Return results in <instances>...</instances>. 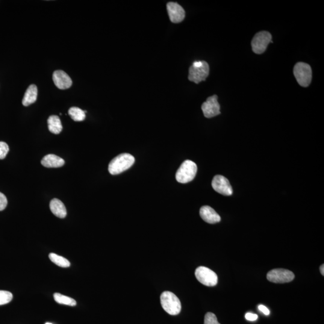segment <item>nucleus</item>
I'll use <instances>...</instances> for the list:
<instances>
[{
    "label": "nucleus",
    "mask_w": 324,
    "mask_h": 324,
    "mask_svg": "<svg viewBox=\"0 0 324 324\" xmlns=\"http://www.w3.org/2000/svg\"><path fill=\"white\" fill-rule=\"evenodd\" d=\"M135 161L133 156L128 153L121 154L111 161L108 166L109 172L113 175L120 174L131 167Z\"/></svg>",
    "instance_id": "obj_1"
},
{
    "label": "nucleus",
    "mask_w": 324,
    "mask_h": 324,
    "mask_svg": "<svg viewBox=\"0 0 324 324\" xmlns=\"http://www.w3.org/2000/svg\"><path fill=\"white\" fill-rule=\"evenodd\" d=\"M161 303L162 308L167 314L175 316L180 313V300L171 292L164 291L162 293L161 296Z\"/></svg>",
    "instance_id": "obj_2"
},
{
    "label": "nucleus",
    "mask_w": 324,
    "mask_h": 324,
    "mask_svg": "<svg viewBox=\"0 0 324 324\" xmlns=\"http://www.w3.org/2000/svg\"><path fill=\"white\" fill-rule=\"evenodd\" d=\"M210 67L207 62L204 61H194L189 68L188 80L197 84L204 81L208 77Z\"/></svg>",
    "instance_id": "obj_3"
},
{
    "label": "nucleus",
    "mask_w": 324,
    "mask_h": 324,
    "mask_svg": "<svg viewBox=\"0 0 324 324\" xmlns=\"http://www.w3.org/2000/svg\"><path fill=\"white\" fill-rule=\"evenodd\" d=\"M197 169V165L193 162L184 161L176 171V181L183 184L192 181L196 175Z\"/></svg>",
    "instance_id": "obj_4"
},
{
    "label": "nucleus",
    "mask_w": 324,
    "mask_h": 324,
    "mask_svg": "<svg viewBox=\"0 0 324 324\" xmlns=\"http://www.w3.org/2000/svg\"><path fill=\"white\" fill-rule=\"evenodd\" d=\"M294 74L297 81L303 87H307L311 84L312 78V71L310 66L307 63H297L294 66Z\"/></svg>",
    "instance_id": "obj_5"
},
{
    "label": "nucleus",
    "mask_w": 324,
    "mask_h": 324,
    "mask_svg": "<svg viewBox=\"0 0 324 324\" xmlns=\"http://www.w3.org/2000/svg\"><path fill=\"white\" fill-rule=\"evenodd\" d=\"M270 43H273L272 34L268 31H261L255 34L252 41L253 51L256 54H263Z\"/></svg>",
    "instance_id": "obj_6"
},
{
    "label": "nucleus",
    "mask_w": 324,
    "mask_h": 324,
    "mask_svg": "<svg viewBox=\"0 0 324 324\" xmlns=\"http://www.w3.org/2000/svg\"><path fill=\"white\" fill-rule=\"evenodd\" d=\"M195 276L201 284L207 287H213L217 284L216 273L205 267H199L195 271Z\"/></svg>",
    "instance_id": "obj_7"
},
{
    "label": "nucleus",
    "mask_w": 324,
    "mask_h": 324,
    "mask_svg": "<svg viewBox=\"0 0 324 324\" xmlns=\"http://www.w3.org/2000/svg\"><path fill=\"white\" fill-rule=\"evenodd\" d=\"M267 278L268 281L275 284H285L293 281L295 278V275L290 270L277 269L268 273Z\"/></svg>",
    "instance_id": "obj_8"
},
{
    "label": "nucleus",
    "mask_w": 324,
    "mask_h": 324,
    "mask_svg": "<svg viewBox=\"0 0 324 324\" xmlns=\"http://www.w3.org/2000/svg\"><path fill=\"white\" fill-rule=\"evenodd\" d=\"M212 187L217 192L224 196H231L233 190L228 179L222 175H216L212 181Z\"/></svg>",
    "instance_id": "obj_9"
},
{
    "label": "nucleus",
    "mask_w": 324,
    "mask_h": 324,
    "mask_svg": "<svg viewBox=\"0 0 324 324\" xmlns=\"http://www.w3.org/2000/svg\"><path fill=\"white\" fill-rule=\"evenodd\" d=\"M217 99L216 95L209 97L207 101L202 105V110L206 118L210 119L220 114V107Z\"/></svg>",
    "instance_id": "obj_10"
},
{
    "label": "nucleus",
    "mask_w": 324,
    "mask_h": 324,
    "mask_svg": "<svg viewBox=\"0 0 324 324\" xmlns=\"http://www.w3.org/2000/svg\"><path fill=\"white\" fill-rule=\"evenodd\" d=\"M166 6L170 21L176 23L181 22L184 20L185 11L177 2H169Z\"/></svg>",
    "instance_id": "obj_11"
},
{
    "label": "nucleus",
    "mask_w": 324,
    "mask_h": 324,
    "mask_svg": "<svg viewBox=\"0 0 324 324\" xmlns=\"http://www.w3.org/2000/svg\"><path fill=\"white\" fill-rule=\"evenodd\" d=\"M53 81L55 86L60 90L68 89L72 85V81L70 76L63 70H56L53 73Z\"/></svg>",
    "instance_id": "obj_12"
},
{
    "label": "nucleus",
    "mask_w": 324,
    "mask_h": 324,
    "mask_svg": "<svg viewBox=\"0 0 324 324\" xmlns=\"http://www.w3.org/2000/svg\"><path fill=\"white\" fill-rule=\"evenodd\" d=\"M200 216L205 222L215 224L220 222L221 218L216 211L209 206H203L200 209Z\"/></svg>",
    "instance_id": "obj_13"
},
{
    "label": "nucleus",
    "mask_w": 324,
    "mask_h": 324,
    "mask_svg": "<svg viewBox=\"0 0 324 324\" xmlns=\"http://www.w3.org/2000/svg\"><path fill=\"white\" fill-rule=\"evenodd\" d=\"M50 209L52 213L61 219H64L67 216V210L66 207L60 200L53 199L49 205Z\"/></svg>",
    "instance_id": "obj_14"
},
{
    "label": "nucleus",
    "mask_w": 324,
    "mask_h": 324,
    "mask_svg": "<svg viewBox=\"0 0 324 324\" xmlns=\"http://www.w3.org/2000/svg\"><path fill=\"white\" fill-rule=\"evenodd\" d=\"M41 163L46 167H60L64 165L65 162L57 156L48 155L43 158Z\"/></svg>",
    "instance_id": "obj_15"
},
{
    "label": "nucleus",
    "mask_w": 324,
    "mask_h": 324,
    "mask_svg": "<svg viewBox=\"0 0 324 324\" xmlns=\"http://www.w3.org/2000/svg\"><path fill=\"white\" fill-rule=\"evenodd\" d=\"M37 87L36 85L31 84L26 90L22 100V104L25 107L34 104L36 101L37 97Z\"/></svg>",
    "instance_id": "obj_16"
},
{
    "label": "nucleus",
    "mask_w": 324,
    "mask_h": 324,
    "mask_svg": "<svg viewBox=\"0 0 324 324\" xmlns=\"http://www.w3.org/2000/svg\"><path fill=\"white\" fill-rule=\"evenodd\" d=\"M49 131L54 134H60L63 130L60 118L57 116H51L48 119Z\"/></svg>",
    "instance_id": "obj_17"
},
{
    "label": "nucleus",
    "mask_w": 324,
    "mask_h": 324,
    "mask_svg": "<svg viewBox=\"0 0 324 324\" xmlns=\"http://www.w3.org/2000/svg\"><path fill=\"white\" fill-rule=\"evenodd\" d=\"M49 258L53 263L57 265V266L62 268H68L70 266V262L67 260L66 258L63 257V256H59L55 253H50Z\"/></svg>",
    "instance_id": "obj_18"
},
{
    "label": "nucleus",
    "mask_w": 324,
    "mask_h": 324,
    "mask_svg": "<svg viewBox=\"0 0 324 324\" xmlns=\"http://www.w3.org/2000/svg\"><path fill=\"white\" fill-rule=\"evenodd\" d=\"M69 115L75 122H82L85 119L84 111L77 107H72L69 109Z\"/></svg>",
    "instance_id": "obj_19"
},
{
    "label": "nucleus",
    "mask_w": 324,
    "mask_h": 324,
    "mask_svg": "<svg viewBox=\"0 0 324 324\" xmlns=\"http://www.w3.org/2000/svg\"><path fill=\"white\" fill-rule=\"evenodd\" d=\"M54 298L55 301L60 305H64L69 306H75L76 305V302L74 299L70 298V297H67L66 296L62 295L61 294H54Z\"/></svg>",
    "instance_id": "obj_20"
},
{
    "label": "nucleus",
    "mask_w": 324,
    "mask_h": 324,
    "mask_svg": "<svg viewBox=\"0 0 324 324\" xmlns=\"http://www.w3.org/2000/svg\"><path fill=\"white\" fill-rule=\"evenodd\" d=\"M13 299L12 294L7 291H0V306L10 303Z\"/></svg>",
    "instance_id": "obj_21"
},
{
    "label": "nucleus",
    "mask_w": 324,
    "mask_h": 324,
    "mask_svg": "<svg viewBox=\"0 0 324 324\" xmlns=\"http://www.w3.org/2000/svg\"><path fill=\"white\" fill-rule=\"evenodd\" d=\"M204 324H220L218 322L217 318L215 314L208 312L205 315Z\"/></svg>",
    "instance_id": "obj_22"
},
{
    "label": "nucleus",
    "mask_w": 324,
    "mask_h": 324,
    "mask_svg": "<svg viewBox=\"0 0 324 324\" xmlns=\"http://www.w3.org/2000/svg\"><path fill=\"white\" fill-rule=\"evenodd\" d=\"M9 148L7 144L4 142H0V159H4L6 157Z\"/></svg>",
    "instance_id": "obj_23"
},
{
    "label": "nucleus",
    "mask_w": 324,
    "mask_h": 324,
    "mask_svg": "<svg viewBox=\"0 0 324 324\" xmlns=\"http://www.w3.org/2000/svg\"><path fill=\"white\" fill-rule=\"evenodd\" d=\"M7 199L3 193L0 192V211L4 210L7 207Z\"/></svg>",
    "instance_id": "obj_24"
},
{
    "label": "nucleus",
    "mask_w": 324,
    "mask_h": 324,
    "mask_svg": "<svg viewBox=\"0 0 324 324\" xmlns=\"http://www.w3.org/2000/svg\"><path fill=\"white\" fill-rule=\"evenodd\" d=\"M245 318L247 321H255L258 320V315L256 314L247 313L245 315Z\"/></svg>",
    "instance_id": "obj_25"
},
{
    "label": "nucleus",
    "mask_w": 324,
    "mask_h": 324,
    "mask_svg": "<svg viewBox=\"0 0 324 324\" xmlns=\"http://www.w3.org/2000/svg\"><path fill=\"white\" fill-rule=\"evenodd\" d=\"M258 309L261 312H263V313L264 315H270V311L269 310V309H267V308L266 307V306L263 305H259L258 306Z\"/></svg>",
    "instance_id": "obj_26"
},
{
    "label": "nucleus",
    "mask_w": 324,
    "mask_h": 324,
    "mask_svg": "<svg viewBox=\"0 0 324 324\" xmlns=\"http://www.w3.org/2000/svg\"><path fill=\"white\" fill-rule=\"evenodd\" d=\"M320 272L321 275L324 276V264H323L322 266L320 267Z\"/></svg>",
    "instance_id": "obj_27"
},
{
    "label": "nucleus",
    "mask_w": 324,
    "mask_h": 324,
    "mask_svg": "<svg viewBox=\"0 0 324 324\" xmlns=\"http://www.w3.org/2000/svg\"><path fill=\"white\" fill-rule=\"evenodd\" d=\"M45 324H52L48 323H46Z\"/></svg>",
    "instance_id": "obj_28"
}]
</instances>
